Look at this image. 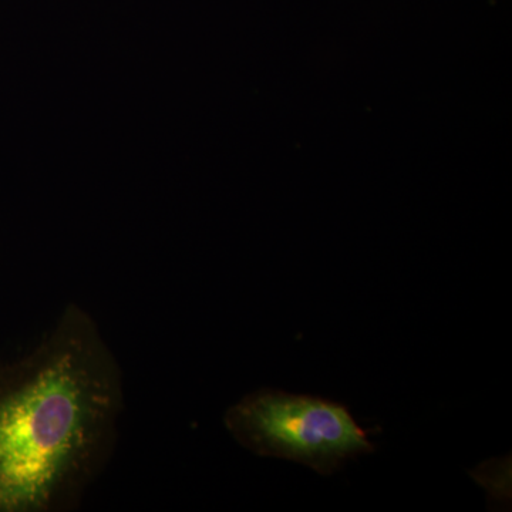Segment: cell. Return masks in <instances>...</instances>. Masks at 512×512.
I'll use <instances>...</instances> for the list:
<instances>
[{
  "instance_id": "obj_1",
  "label": "cell",
  "mask_w": 512,
  "mask_h": 512,
  "mask_svg": "<svg viewBox=\"0 0 512 512\" xmlns=\"http://www.w3.org/2000/svg\"><path fill=\"white\" fill-rule=\"evenodd\" d=\"M123 413L119 359L69 303L32 348L0 360V512L79 507L116 450Z\"/></svg>"
},
{
  "instance_id": "obj_2",
  "label": "cell",
  "mask_w": 512,
  "mask_h": 512,
  "mask_svg": "<svg viewBox=\"0 0 512 512\" xmlns=\"http://www.w3.org/2000/svg\"><path fill=\"white\" fill-rule=\"evenodd\" d=\"M225 429L255 456L282 458L332 476L376 447L348 407L284 390H256L224 414Z\"/></svg>"
}]
</instances>
